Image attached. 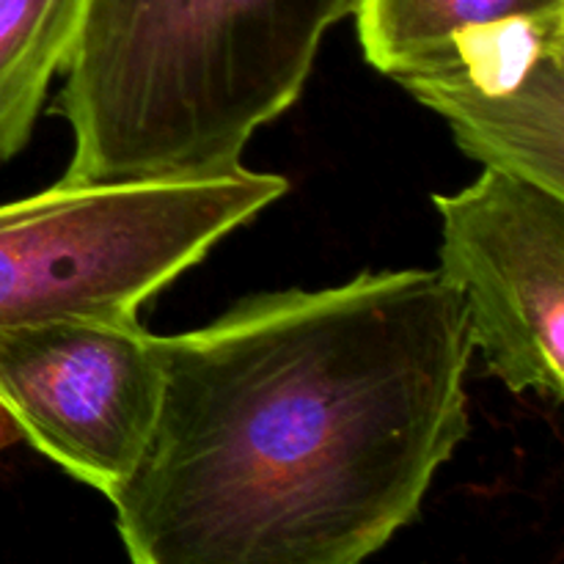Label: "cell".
I'll return each mask as SVG.
<instances>
[{"label":"cell","instance_id":"cell-1","mask_svg":"<svg viewBox=\"0 0 564 564\" xmlns=\"http://www.w3.org/2000/svg\"><path fill=\"white\" fill-rule=\"evenodd\" d=\"M154 347L152 433L110 499L130 564H364L471 427L441 270L264 292Z\"/></svg>","mask_w":564,"mask_h":564},{"label":"cell","instance_id":"cell-2","mask_svg":"<svg viewBox=\"0 0 564 564\" xmlns=\"http://www.w3.org/2000/svg\"><path fill=\"white\" fill-rule=\"evenodd\" d=\"M358 0H86L66 64V185L242 169Z\"/></svg>","mask_w":564,"mask_h":564},{"label":"cell","instance_id":"cell-3","mask_svg":"<svg viewBox=\"0 0 564 564\" xmlns=\"http://www.w3.org/2000/svg\"><path fill=\"white\" fill-rule=\"evenodd\" d=\"M279 174L58 185L0 207V328L138 308L286 193Z\"/></svg>","mask_w":564,"mask_h":564},{"label":"cell","instance_id":"cell-4","mask_svg":"<svg viewBox=\"0 0 564 564\" xmlns=\"http://www.w3.org/2000/svg\"><path fill=\"white\" fill-rule=\"evenodd\" d=\"M441 275L463 295L474 350L512 394L564 397V196L485 169L433 196Z\"/></svg>","mask_w":564,"mask_h":564},{"label":"cell","instance_id":"cell-5","mask_svg":"<svg viewBox=\"0 0 564 564\" xmlns=\"http://www.w3.org/2000/svg\"><path fill=\"white\" fill-rule=\"evenodd\" d=\"M158 397V347L138 317L0 328V402L22 441L108 501L147 446Z\"/></svg>","mask_w":564,"mask_h":564},{"label":"cell","instance_id":"cell-6","mask_svg":"<svg viewBox=\"0 0 564 564\" xmlns=\"http://www.w3.org/2000/svg\"><path fill=\"white\" fill-rule=\"evenodd\" d=\"M394 80L468 158L564 196V9L466 28Z\"/></svg>","mask_w":564,"mask_h":564},{"label":"cell","instance_id":"cell-7","mask_svg":"<svg viewBox=\"0 0 564 564\" xmlns=\"http://www.w3.org/2000/svg\"><path fill=\"white\" fill-rule=\"evenodd\" d=\"M86 0H0V165L25 149L75 50Z\"/></svg>","mask_w":564,"mask_h":564},{"label":"cell","instance_id":"cell-8","mask_svg":"<svg viewBox=\"0 0 564 564\" xmlns=\"http://www.w3.org/2000/svg\"><path fill=\"white\" fill-rule=\"evenodd\" d=\"M551 9L564 0H358L352 14L364 58L394 77L466 28Z\"/></svg>","mask_w":564,"mask_h":564},{"label":"cell","instance_id":"cell-9","mask_svg":"<svg viewBox=\"0 0 564 564\" xmlns=\"http://www.w3.org/2000/svg\"><path fill=\"white\" fill-rule=\"evenodd\" d=\"M20 441H22L20 424L14 422V416H11V413L6 411L3 402H0V452H6L9 446L20 444Z\"/></svg>","mask_w":564,"mask_h":564}]
</instances>
